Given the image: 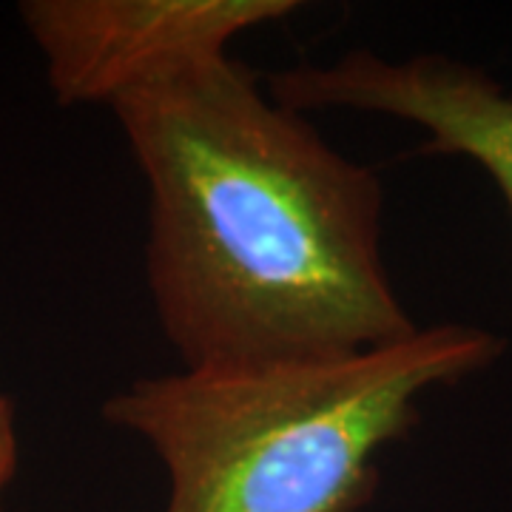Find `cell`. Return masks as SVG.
Returning <instances> with one entry per match:
<instances>
[{"label":"cell","mask_w":512,"mask_h":512,"mask_svg":"<svg viewBox=\"0 0 512 512\" xmlns=\"http://www.w3.org/2000/svg\"><path fill=\"white\" fill-rule=\"evenodd\" d=\"M501 353L498 333L450 322L342 356L143 376L100 413L163 461V512H359L379 453L419 424L421 396Z\"/></svg>","instance_id":"cell-2"},{"label":"cell","mask_w":512,"mask_h":512,"mask_svg":"<svg viewBox=\"0 0 512 512\" xmlns=\"http://www.w3.org/2000/svg\"><path fill=\"white\" fill-rule=\"evenodd\" d=\"M296 0H26L20 20L60 106H114L128 94L228 57Z\"/></svg>","instance_id":"cell-3"},{"label":"cell","mask_w":512,"mask_h":512,"mask_svg":"<svg viewBox=\"0 0 512 512\" xmlns=\"http://www.w3.org/2000/svg\"><path fill=\"white\" fill-rule=\"evenodd\" d=\"M268 94L299 114L353 109L419 126L427 134L421 151L476 163L512 220V94L476 66L444 55L387 60L353 49L330 66L271 74Z\"/></svg>","instance_id":"cell-4"},{"label":"cell","mask_w":512,"mask_h":512,"mask_svg":"<svg viewBox=\"0 0 512 512\" xmlns=\"http://www.w3.org/2000/svg\"><path fill=\"white\" fill-rule=\"evenodd\" d=\"M148 185L146 276L183 367L319 359L419 328L382 254V180L234 57L117 100Z\"/></svg>","instance_id":"cell-1"},{"label":"cell","mask_w":512,"mask_h":512,"mask_svg":"<svg viewBox=\"0 0 512 512\" xmlns=\"http://www.w3.org/2000/svg\"><path fill=\"white\" fill-rule=\"evenodd\" d=\"M18 470V421L15 404L6 393H0V495L9 487Z\"/></svg>","instance_id":"cell-5"}]
</instances>
